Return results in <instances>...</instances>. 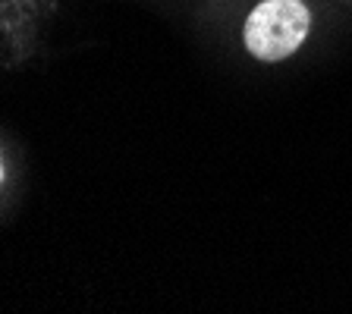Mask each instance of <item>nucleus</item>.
<instances>
[{"label": "nucleus", "instance_id": "1", "mask_svg": "<svg viewBox=\"0 0 352 314\" xmlns=\"http://www.w3.org/2000/svg\"><path fill=\"white\" fill-rule=\"evenodd\" d=\"M315 32V10L308 0H255L242 19V51L258 63H283L296 57Z\"/></svg>", "mask_w": 352, "mask_h": 314}, {"label": "nucleus", "instance_id": "2", "mask_svg": "<svg viewBox=\"0 0 352 314\" xmlns=\"http://www.w3.org/2000/svg\"><path fill=\"white\" fill-rule=\"evenodd\" d=\"M0 179H3V164H0Z\"/></svg>", "mask_w": 352, "mask_h": 314}]
</instances>
